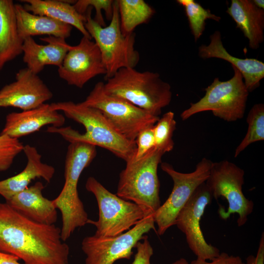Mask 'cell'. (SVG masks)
Masks as SVG:
<instances>
[{
    "label": "cell",
    "instance_id": "1",
    "mask_svg": "<svg viewBox=\"0 0 264 264\" xmlns=\"http://www.w3.org/2000/svg\"><path fill=\"white\" fill-rule=\"evenodd\" d=\"M0 251L24 264H69V247L55 224L33 221L0 202Z\"/></svg>",
    "mask_w": 264,
    "mask_h": 264
},
{
    "label": "cell",
    "instance_id": "2",
    "mask_svg": "<svg viewBox=\"0 0 264 264\" xmlns=\"http://www.w3.org/2000/svg\"><path fill=\"white\" fill-rule=\"evenodd\" d=\"M50 106L53 110L63 111L66 117L82 125L86 132L81 133L70 127L50 126L47 132L57 133L69 143L83 142L103 148L126 163L134 159L135 142L120 134L98 110L72 101L53 103Z\"/></svg>",
    "mask_w": 264,
    "mask_h": 264
},
{
    "label": "cell",
    "instance_id": "3",
    "mask_svg": "<svg viewBox=\"0 0 264 264\" xmlns=\"http://www.w3.org/2000/svg\"><path fill=\"white\" fill-rule=\"evenodd\" d=\"M96 147L83 142L70 143L66 154L65 182L59 195L52 200L62 215V240H68L77 228L84 226L88 220L83 203L78 192V183L84 170L97 154Z\"/></svg>",
    "mask_w": 264,
    "mask_h": 264
},
{
    "label": "cell",
    "instance_id": "4",
    "mask_svg": "<svg viewBox=\"0 0 264 264\" xmlns=\"http://www.w3.org/2000/svg\"><path fill=\"white\" fill-rule=\"evenodd\" d=\"M104 88L108 93L124 99L156 116L172 100L170 84L157 72L139 71L122 68L106 80Z\"/></svg>",
    "mask_w": 264,
    "mask_h": 264
},
{
    "label": "cell",
    "instance_id": "5",
    "mask_svg": "<svg viewBox=\"0 0 264 264\" xmlns=\"http://www.w3.org/2000/svg\"><path fill=\"white\" fill-rule=\"evenodd\" d=\"M92 8L88 7L84 14L85 26L100 51L106 70V79L122 68H134L140 60L134 47L135 34L122 33L117 1H114L112 18L108 26H101L91 18Z\"/></svg>",
    "mask_w": 264,
    "mask_h": 264
},
{
    "label": "cell",
    "instance_id": "6",
    "mask_svg": "<svg viewBox=\"0 0 264 264\" xmlns=\"http://www.w3.org/2000/svg\"><path fill=\"white\" fill-rule=\"evenodd\" d=\"M164 154L155 148L138 160L126 162L119 174L116 195L139 206L145 215L161 205L157 168Z\"/></svg>",
    "mask_w": 264,
    "mask_h": 264
},
{
    "label": "cell",
    "instance_id": "7",
    "mask_svg": "<svg viewBox=\"0 0 264 264\" xmlns=\"http://www.w3.org/2000/svg\"><path fill=\"white\" fill-rule=\"evenodd\" d=\"M233 77L221 81L215 78L205 89L204 96L183 111L180 117L186 120L195 114L211 111L213 115L224 121L233 122L243 117L249 91L238 69L232 66Z\"/></svg>",
    "mask_w": 264,
    "mask_h": 264
},
{
    "label": "cell",
    "instance_id": "8",
    "mask_svg": "<svg viewBox=\"0 0 264 264\" xmlns=\"http://www.w3.org/2000/svg\"><path fill=\"white\" fill-rule=\"evenodd\" d=\"M81 103L98 110L120 134L133 142H135L141 131L154 126L159 118L124 99L108 93L102 82L97 83Z\"/></svg>",
    "mask_w": 264,
    "mask_h": 264
},
{
    "label": "cell",
    "instance_id": "9",
    "mask_svg": "<svg viewBox=\"0 0 264 264\" xmlns=\"http://www.w3.org/2000/svg\"><path fill=\"white\" fill-rule=\"evenodd\" d=\"M85 187L94 195L98 206V220L88 221V223L96 227V236L112 237L121 235L146 216L137 204L111 193L94 177L87 179Z\"/></svg>",
    "mask_w": 264,
    "mask_h": 264
},
{
    "label": "cell",
    "instance_id": "10",
    "mask_svg": "<svg viewBox=\"0 0 264 264\" xmlns=\"http://www.w3.org/2000/svg\"><path fill=\"white\" fill-rule=\"evenodd\" d=\"M244 172L240 167L228 160L212 162L209 176L205 184L213 198L223 197L227 201V211L219 210L223 220H227L232 214H237L239 227L244 225L252 213L254 203L247 198L242 192Z\"/></svg>",
    "mask_w": 264,
    "mask_h": 264
},
{
    "label": "cell",
    "instance_id": "11",
    "mask_svg": "<svg viewBox=\"0 0 264 264\" xmlns=\"http://www.w3.org/2000/svg\"><path fill=\"white\" fill-rule=\"evenodd\" d=\"M212 162L203 158L191 173H183L176 171L167 162L161 163L163 171L172 179V191L165 202L154 214V223L157 226V234L161 236L175 224L176 218L197 188L208 178Z\"/></svg>",
    "mask_w": 264,
    "mask_h": 264
},
{
    "label": "cell",
    "instance_id": "12",
    "mask_svg": "<svg viewBox=\"0 0 264 264\" xmlns=\"http://www.w3.org/2000/svg\"><path fill=\"white\" fill-rule=\"evenodd\" d=\"M154 223V214H150L118 236L84 238L81 248L86 256L85 264H113L118 260L130 259L137 242L145 234L155 230Z\"/></svg>",
    "mask_w": 264,
    "mask_h": 264
},
{
    "label": "cell",
    "instance_id": "13",
    "mask_svg": "<svg viewBox=\"0 0 264 264\" xmlns=\"http://www.w3.org/2000/svg\"><path fill=\"white\" fill-rule=\"evenodd\" d=\"M212 196L205 182L199 185L178 213L175 225L183 233L187 243L197 258L212 260L220 254V250L208 244L200 228V221Z\"/></svg>",
    "mask_w": 264,
    "mask_h": 264
},
{
    "label": "cell",
    "instance_id": "14",
    "mask_svg": "<svg viewBox=\"0 0 264 264\" xmlns=\"http://www.w3.org/2000/svg\"><path fill=\"white\" fill-rule=\"evenodd\" d=\"M58 72L68 85L82 88L92 78L106 75V70L97 44L83 36L77 45H71Z\"/></svg>",
    "mask_w": 264,
    "mask_h": 264
},
{
    "label": "cell",
    "instance_id": "15",
    "mask_svg": "<svg viewBox=\"0 0 264 264\" xmlns=\"http://www.w3.org/2000/svg\"><path fill=\"white\" fill-rule=\"evenodd\" d=\"M52 97V91L39 76L25 67L17 72L15 81L0 89V108L11 107L27 110Z\"/></svg>",
    "mask_w": 264,
    "mask_h": 264
},
{
    "label": "cell",
    "instance_id": "16",
    "mask_svg": "<svg viewBox=\"0 0 264 264\" xmlns=\"http://www.w3.org/2000/svg\"><path fill=\"white\" fill-rule=\"evenodd\" d=\"M65 122L63 114L53 110L50 104L44 103L31 110L8 113L0 134L18 139L37 132L45 125L61 127Z\"/></svg>",
    "mask_w": 264,
    "mask_h": 264
},
{
    "label": "cell",
    "instance_id": "17",
    "mask_svg": "<svg viewBox=\"0 0 264 264\" xmlns=\"http://www.w3.org/2000/svg\"><path fill=\"white\" fill-rule=\"evenodd\" d=\"M219 31L210 36L208 45L198 47V54L202 59L218 58L225 60L239 70L249 92L258 88L264 77V63L254 58L241 59L231 55L224 47Z\"/></svg>",
    "mask_w": 264,
    "mask_h": 264
},
{
    "label": "cell",
    "instance_id": "18",
    "mask_svg": "<svg viewBox=\"0 0 264 264\" xmlns=\"http://www.w3.org/2000/svg\"><path fill=\"white\" fill-rule=\"evenodd\" d=\"M44 187L40 181L28 186L6 201L13 209L37 223L52 225L57 220V211L52 200L44 197Z\"/></svg>",
    "mask_w": 264,
    "mask_h": 264
},
{
    "label": "cell",
    "instance_id": "19",
    "mask_svg": "<svg viewBox=\"0 0 264 264\" xmlns=\"http://www.w3.org/2000/svg\"><path fill=\"white\" fill-rule=\"evenodd\" d=\"M46 44L37 43L32 37L23 40V61L30 71L38 74L45 66H55L59 67L71 45L66 39L53 36L40 38Z\"/></svg>",
    "mask_w": 264,
    "mask_h": 264
},
{
    "label": "cell",
    "instance_id": "20",
    "mask_svg": "<svg viewBox=\"0 0 264 264\" xmlns=\"http://www.w3.org/2000/svg\"><path fill=\"white\" fill-rule=\"evenodd\" d=\"M23 152L27 159L24 169L15 176L0 180V195L6 201L27 188L36 178L50 182L55 174L52 166L42 161V155L35 147L27 144L24 146Z\"/></svg>",
    "mask_w": 264,
    "mask_h": 264
},
{
    "label": "cell",
    "instance_id": "21",
    "mask_svg": "<svg viewBox=\"0 0 264 264\" xmlns=\"http://www.w3.org/2000/svg\"><path fill=\"white\" fill-rule=\"evenodd\" d=\"M226 12L248 40L249 47L258 49L264 40V10L250 0H232Z\"/></svg>",
    "mask_w": 264,
    "mask_h": 264
},
{
    "label": "cell",
    "instance_id": "22",
    "mask_svg": "<svg viewBox=\"0 0 264 264\" xmlns=\"http://www.w3.org/2000/svg\"><path fill=\"white\" fill-rule=\"evenodd\" d=\"M18 31L20 37L46 35L66 39L72 26L47 16L34 14L20 4H15Z\"/></svg>",
    "mask_w": 264,
    "mask_h": 264
},
{
    "label": "cell",
    "instance_id": "23",
    "mask_svg": "<svg viewBox=\"0 0 264 264\" xmlns=\"http://www.w3.org/2000/svg\"><path fill=\"white\" fill-rule=\"evenodd\" d=\"M23 43L18 31L13 1L0 0V73L8 62L22 53Z\"/></svg>",
    "mask_w": 264,
    "mask_h": 264
},
{
    "label": "cell",
    "instance_id": "24",
    "mask_svg": "<svg viewBox=\"0 0 264 264\" xmlns=\"http://www.w3.org/2000/svg\"><path fill=\"white\" fill-rule=\"evenodd\" d=\"M23 5L28 12L45 16L75 27L83 35L90 39V35L85 26V15L78 13L71 2L56 0H23Z\"/></svg>",
    "mask_w": 264,
    "mask_h": 264
},
{
    "label": "cell",
    "instance_id": "25",
    "mask_svg": "<svg viewBox=\"0 0 264 264\" xmlns=\"http://www.w3.org/2000/svg\"><path fill=\"white\" fill-rule=\"evenodd\" d=\"M121 30L124 34L133 32L138 25L147 22L154 10L143 0H117Z\"/></svg>",
    "mask_w": 264,
    "mask_h": 264
},
{
    "label": "cell",
    "instance_id": "26",
    "mask_svg": "<svg viewBox=\"0 0 264 264\" xmlns=\"http://www.w3.org/2000/svg\"><path fill=\"white\" fill-rule=\"evenodd\" d=\"M246 122L248 129L245 135L237 146L234 157H237L251 144L264 140V105L255 104L249 110Z\"/></svg>",
    "mask_w": 264,
    "mask_h": 264
},
{
    "label": "cell",
    "instance_id": "27",
    "mask_svg": "<svg viewBox=\"0 0 264 264\" xmlns=\"http://www.w3.org/2000/svg\"><path fill=\"white\" fill-rule=\"evenodd\" d=\"M176 2L184 8L195 42L202 35L206 20L218 22L221 19L220 17L211 13L209 10L204 8L194 0H177Z\"/></svg>",
    "mask_w": 264,
    "mask_h": 264
},
{
    "label": "cell",
    "instance_id": "28",
    "mask_svg": "<svg viewBox=\"0 0 264 264\" xmlns=\"http://www.w3.org/2000/svg\"><path fill=\"white\" fill-rule=\"evenodd\" d=\"M176 123L174 113L170 111L159 117L153 127L155 148L164 154L171 151L174 146L173 133Z\"/></svg>",
    "mask_w": 264,
    "mask_h": 264
},
{
    "label": "cell",
    "instance_id": "29",
    "mask_svg": "<svg viewBox=\"0 0 264 264\" xmlns=\"http://www.w3.org/2000/svg\"><path fill=\"white\" fill-rule=\"evenodd\" d=\"M24 146L18 139L0 134V171L9 169Z\"/></svg>",
    "mask_w": 264,
    "mask_h": 264
},
{
    "label": "cell",
    "instance_id": "30",
    "mask_svg": "<svg viewBox=\"0 0 264 264\" xmlns=\"http://www.w3.org/2000/svg\"><path fill=\"white\" fill-rule=\"evenodd\" d=\"M114 1L112 0H79L73 5L77 11L84 15L88 7L95 9L94 20L102 26H105V22L102 14V10L105 12L107 20L110 21L113 13Z\"/></svg>",
    "mask_w": 264,
    "mask_h": 264
},
{
    "label": "cell",
    "instance_id": "31",
    "mask_svg": "<svg viewBox=\"0 0 264 264\" xmlns=\"http://www.w3.org/2000/svg\"><path fill=\"white\" fill-rule=\"evenodd\" d=\"M153 126L141 131L136 139V146L134 160H138L155 148Z\"/></svg>",
    "mask_w": 264,
    "mask_h": 264
},
{
    "label": "cell",
    "instance_id": "32",
    "mask_svg": "<svg viewBox=\"0 0 264 264\" xmlns=\"http://www.w3.org/2000/svg\"><path fill=\"white\" fill-rule=\"evenodd\" d=\"M207 261L197 258L192 261L190 264H245L240 256L229 255L225 252L220 253L218 256L210 260V262ZM172 264H189L185 259L182 258L173 262Z\"/></svg>",
    "mask_w": 264,
    "mask_h": 264
},
{
    "label": "cell",
    "instance_id": "33",
    "mask_svg": "<svg viewBox=\"0 0 264 264\" xmlns=\"http://www.w3.org/2000/svg\"><path fill=\"white\" fill-rule=\"evenodd\" d=\"M136 252L132 264H151V258L153 255V248L149 241L148 237L144 235L135 246Z\"/></svg>",
    "mask_w": 264,
    "mask_h": 264
},
{
    "label": "cell",
    "instance_id": "34",
    "mask_svg": "<svg viewBox=\"0 0 264 264\" xmlns=\"http://www.w3.org/2000/svg\"><path fill=\"white\" fill-rule=\"evenodd\" d=\"M245 264H264V234L263 232L256 256L249 255Z\"/></svg>",
    "mask_w": 264,
    "mask_h": 264
},
{
    "label": "cell",
    "instance_id": "35",
    "mask_svg": "<svg viewBox=\"0 0 264 264\" xmlns=\"http://www.w3.org/2000/svg\"><path fill=\"white\" fill-rule=\"evenodd\" d=\"M16 256L0 251V264H21Z\"/></svg>",
    "mask_w": 264,
    "mask_h": 264
},
{
    "label": "cell",
    "instance_id": "36",
    "mask_svg": "<svg viewBox=\"0 0 264 264\" xmlns=\"http://www.w3.org/2000/svg\"><path fill=\"white\" fill-rule=\"evenodd\" d=\"M252 1L257 7L262 9H264V0H253Z\"/></svg>",
    "mask_w": 264,
    "mask_h": 264
}]
</instances>
